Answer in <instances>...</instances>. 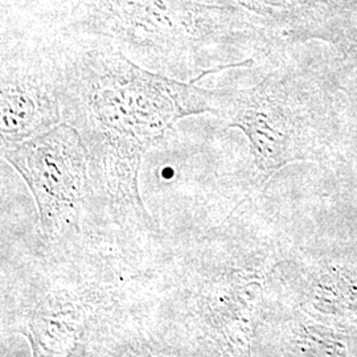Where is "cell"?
I'll return each mask as SVG.
<instances>
[{
    "label": "cell",
    "instance_id": "277c9868",
    "mask_svg": "<svg viewBox=\"0 0 357 357\" xmlns=\"http://www.w3.org/2000/svg\"><path fill=\"white\" fill-rule=\"evenodd\" d=\"M22 176L38 213V240L68 245L85 236L93 188L85 144L66 122L1 150Z\"/></svg>",
    "mask_w": 357,
    "mask_h": 357
},
{
    "label": "cell",
    "instance_id": "5b68a950",
    "mask_svg": "<svg viewBox=\"0 0 357 357\" xmlns=\"http://www.w3.org/2000/svg\"><path fill=\"white\" fill-rule=\"evenodd\" d=\"M0 150L63 122L53 38L0 26Z\"/></svg>",
    "mask_w": 357,
    "mask_h": 357
},
{
    "label": "cell",
    "instance_id": "6da1fadb",
    "mask_svg": "<svg viewBox=\"0 0 357 357\" xmlns=\"http://www.w3.org/2000/svg\"><path fill=\"white\" fill-rule=\"evenodd\" d=\"M52 38L63 122L76 128L88 155L93 197L85 233L131 259L150 258L165 237L139 191L143 158L178 121L216 115L218 89L146 69L102 41Z\"/></svg>",
    "mask_w": 357,
    "mask_h": 357
},
{
    "label": "cell",
    "instance_id": "3957f363",
    "mask_svg": "<svg viewBox=\"0 0 357 357\" xmlns=\"http://www.w3.org/2000/svg\"><path fill=\"white\" fill-rule=\"evenodd\" d=\"M141 271L91 236L40 241L1 273V331L23 336L35 357L116 356L128 283Z\"/></svg>",
    "mask_w": 357,
    "mask_h": 357
},
{
    "label": "cell",
    "instance_id": "7a4b0ae2",
    "mask_svg": "<svg viewBox=\"0 0 357 357\" xmlns=\"http://www.w3.org/2000/svg\"><path fill=\"white\" fill-rule=\"evenodd\" d=\"M3 26L110 44L165 76L200 81L238 63L252 28L230 6L208 0H1Z\"/></svg>",
    "mask_w": 357,
    "mask_h": 357
}]
</instances>
